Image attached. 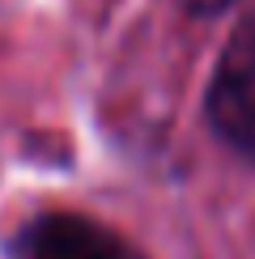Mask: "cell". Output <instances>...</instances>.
Wrapping results in <instances>:
<instances>
[{"instance_id": "obj_3", "label": "cell", "mask_w": 255, "mask_h": 259, "mask_svg": "<svg viewBox=\"0 0 255 259\" xmlns=\"http://www.w3.org/2000/svg\"><path fill=\"white\" fill-rule=\"evenodd\" d=\"M183 9H191V13H221V9H230L234 0H179Z\"/></svg>"}, {"instance_id": "obj_2", "label": "cell", "mask_w": 255, "mask_h": 259, "mask_svg": "<svg viewBox=\"0 0 255 259\" xmlns=\"http://www.w3.org/2000/svg\"><path fill=\"white\" fill-rule=\"evenodd\" d=\"M9 259H145L115 230L81 212H38L9 242Z\"/></svg>"}, {"instance_id": "obj_1", "label": "cell", "mask_w": 255, "mask_h": 259, "mask_svg": "<svg viewBox=\"0 0 255 259\" xmlns=\"http://www.w3.org/2000/svg\"><path fill=\"white\" fill-rule=\"evenodd\" d=\"M212 127L238 153L255 157V13L234 30L230 47L221 51L208 90Z\"/></svg>"}]
</instances>
